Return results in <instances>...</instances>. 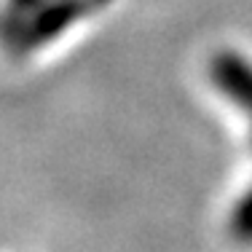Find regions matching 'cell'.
Wrapping results in <instances>:
<instances>
[{
	"label": "cell",
	"instance_id": "2",
	"mask_svg": "<svg viewBox=\"0 0 252 252\" xmlns=\"http://www.w3.org/2000/svg\"><path fill=\"white\" fill-rule=\"evenodd\" d=\"M107 3H113V0H51L35 14H30L19 25V30L5 38V46L14 54H30L38 46L54 40L70 25H75L81 16L94 14V11L105 8Z\"/></svg>",
	"mask_w": 252,
	"mask_h": 252
},
{
	"label": "cell",
	"instance_id": "1",
	"mask_svg": "<svg viewBox=\"0 0 252 252\" xmlns=\"http://www.w3.org/2000/svg\"><path fill=\"white\" fill-rule=\"evenodd\" d=\"M209 73H212L215 86L220 92H225L242 110H247V116L252 121V64L233 51H220V54H215L212 64H209ZM231 231L242 242H252V188L244 199H239L236 209H233Z\"/></svg>",
	"mask_w": 252,
	"mask_h": 252
}]
</instances>
